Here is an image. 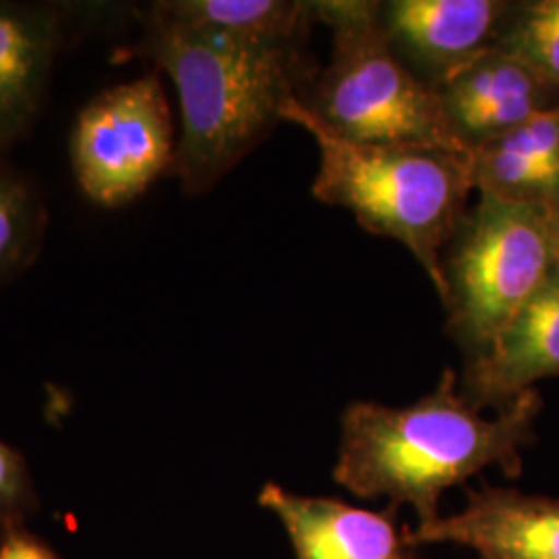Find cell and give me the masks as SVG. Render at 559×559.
Returning a JSON list of instances; mask_svg holds the SVG:
<instances>
[{"label":"cell","instance_id":"cell-1","mask_svg":"<svg viewBox=\"0 0 559 559\" xmlns=\"http://www.w3.org/2000/svg\"><path fill=\"white\" fill-rule=\"evenodd\" d=\"M537 390L483 417L445 369L438 388L411 406L353 402L342 417L334 479L365 500L413 506L420 522L440 516L441 493L487 466L519 477L522 450L535 440Z\"/></svg>","mask_w":559,"mask_h":559},{"label":"cell","instance_id":"cell-2","mask_svg":"<svg viewBox=\"0 0 559 559\" xmlns=\"http://www.w3.org/2000/svg\"><path fill=\"white\" fill-rule=\"evenodd\" d=\"M135 55L177 87L182 133L173 173L185 193L201 195L270 135L302 81L299 46L226 38L162 20L143 9Z\"/></svg>","mask_w":559,"mask_h":559},{"label":"cell","instance_id":"cell-3","mask_svg":"<svg viewBox=\"0 0 559 559\" xmlns=\"http://www.w3.org/2000/svg\"><path fill=\"white\" fill-rule=\"evenodd\" d=\"M282 120L302 127L320 147L316 200L344 207L365 230L402 242L443 300V247L475 189L471 152L344 140L299 96L286 104Z\"/></svg>","mask_w":559,"mask_h":559},{"label":"cell","instance_id":"cell-4","mask_svg":"<svg viewBox=\"0 0 559 559\" xmlns=\"http://www.w3.org/2000/svg\"><path fill=\"white\" fill-rule=\"evenodd\" d=\"M316 21L332 32V57L305 108L344 140L471 152L445 115L440 94L394 50L381 2L318 0Z\"/></svg>","mask_w":559,"mask_h":559},{"label":"cell","instance_id":"cell-5","mask_svg":"<svg viewBox=\"0 0 559 559\" xmlns=\"http://www.w3.org/2000/svg\"><path fill=\"white\" fill-rule=\"evenodd\" d=\"M441 267L448 330L475 357L554 276L545 205L480 193Z\"/></svg>","mask_w":559,"mask_h":559},{"label":"cell","instance_id":"cell-6","mask_svg":"<svg viewBox=\"0 0 559 559\" xmlns=\"http://www.w3.org/2000/svg\"><path fill=\"white\" fill-rule=\"evenodd\" d=\"M69 152L87 200L108 210L140 200L177 156L160 80L145 75L94 96L75 119Z\"/></svg>","mask_w":559,"mask_h":559},{"label":"cell","instance_id":"cell-7","mask_svg":"<svg viewBox=\"0 0 559 559\" xmlns=\"http://www.w3.org/2000/svg\"><path fill=\"white\" fill-rule=\"evenodd\" d=\"M406 540L456 543L480 559H559V500L483 485L468 489L459 514L406 528Z\"/></svg>","mask_w":559,"mask_h":559},{"label":"cell","instance_id":"cell-8","mask_svg":"<svg viewBox=\"0 0 559 559\" xmlns=\"http://www.w3.org/2000/svg\"><path fill=\"white\" fill-rule=\"evenodd\" d=\"M508 11L498 0H394L381 4V20L400 59L438 87L496 46Z\"/></svg>","mask_w":559,"mask_h":559},{"label":"cell","instance_id":"cell-9","mask_svg":"<svg viewBox=\"0 0 559 559\" xmlns=\"http://www.w3.org/2000/svg\"><path fill=\"white\" fill-rule=\"evenodd\" d=\"M452 127L471 147L559 106V87L531 64L489 48L436 87Z\"/></svg>","mask_w":559,"mask_h":559},{"label":"cell","instance_id":"cell-10","mask_svg":"<svg viewBox=\"0 0 559 559\" xmlns=\"http://www.w3.org/2000/svg\"><path fill=\"white\" fill-rule=\"evenodd\" d=\"M559 376V278L554 274L539 293L501 328L475 357H468L462 394L475 406H506L545 378Z\"/></svg>","mask_w":559,"mask_h":559},{"label":"cell","instance_id":"cell-11","mask_svg":"<svg viewBox=\"0 0 559 559\" xmlns=\"http://www.w3.org/2000/svg\"><path fill=\"white\" fill-rule=\"evenodd\" d=\"M260 503L284 524L297 559H415L396 508L371 512L332 498L297 496L267 483Z\"/></svg>","mask_w":559,"mask_h":559},{"label":"cell","instance_id":"cell-12","mask_svg":"<svg viewBox=\"0 0 559 559\" xmlns=\"http://www.w3.org/2000/svg\"><path fill=\"white\" fill-rule=\"evenodd\" d=\"M64 27L57 4L0 0V154L38 119Z\"/></svg>","mask_w":559,"mask_h":559},{"label":"cell","instance_id":"cell-13","mask_svg":"<svg viewBox=\"0 0 559 559\" xmlns=\"http://www.w3.org/2000/svg\"><path fill=\"white\" fill-rule=\"evenodd\" d=\"M475 189L524 203L559 198V106L471 147Z\"/></svg>","mask_w":559,"mask_h":559},{"label":"cell","instance_id":"cell-14","mask_svg":"<svg viewBox=\"0 0 559 559\" xmlns=\"http://www.w3.org/2000/svg\"><path fill=\"white\" fill-rule=\"evenodd\" d=\"M147 11L162 20L267 46H299L316 21L313 2L299 0H160Z\"/></svg>","mask_w":559,"mask_h":559},{"label":"cell","instance_id":"cell-15","mask_svg":"<svg viewBox=\"0 0 559 559\" xmlns=\"http://www.w3.org/2000/svg\"><path fill=\"white\" fill-rule=\"evenodd\" d=\"M48 212L34 182L0 154V288L40 255Z\"/></svg>","mask_w":559,"mask_h":559},{"label":"cell","instance_id":"cell-16","mask_svg":"<svg viewBox=\"0 0 559 559\" xmlns=\"http://www.w3.org/2000/svg\"><path fill=\"white\" fill-rule=\"evenodd\" d=\"M496 48L524 60L559 87V0L510 4Z\"/></svg>","mask_w":559,"mask_h":559},{"label":"cell","instance_id":"cell-17","mask_svg":"<svg viewBox=\"0 0 559 559\" xmlns=\"http://www.w3.org/2000/svg\"><path fill=\"white\" fill-rule=\"evenodd\" d=\"M34 503V487L27 464L17 450L0 440V524L20 526Z\"/></svg>","mask_w":559,"mask_h":559},{"label":"cell","instance_id":"cell-18","mask_svg":"<svg viewBox=\"0 0 559 559\" xmlns=\"http://www.w3.org/2000/svg\"><path fill=\"white\" fill-rule=\"evenodd\" d=\"M0 559H59L50 547L29 535L23 526L4 528V540L0 545Z\"/></svg>","mask_w":559,"mask_h":559},{"label":"cell","instance_id":"cell-19","mask_svg":"<svg viewBox=\"0 0 559 559\" xmlns=\"http://www.w3.org/2000/svg\"><path fill=\"white\" fill-rule=\"evenodd\" d=\"M545 212H547V230H549V249H551L554 274L559 278V198L545 203Z\"/></svg>","mask_w":559,"mask_h":559}]
</instances>
